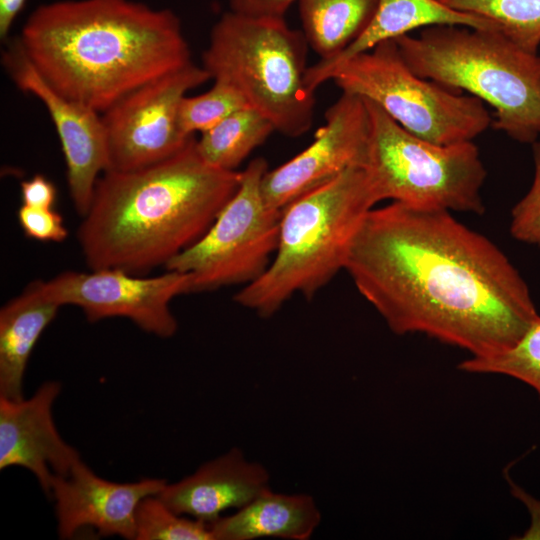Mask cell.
I'll return each instance as SVG.
<instances>
[{
	"label": "cell",
	"mask_w": 540,
	"mask_h": 540,
	"mask_svg": "<svg viewBox=\"0 0 540 540\" xmlns=\"http://www.w3.org/2000/svg\"><path fill=\"white\" fill-rule=\"evenodd\" d=\"M364 99V98H363ZM367 103L371 134L365 166L380 201L482 214L487 176L472 141L439 145L419 138Z\"/></svg>",
	"instance_id": "cell-7"
},
{
	"label": "cell",
	"mask_w": 540,
	"mask_h": 540,
	"mask_svg": "<svg viewBox=\"0 0 540 540\" xmlns=\"http://www.w3.org/2000/svg\"><path fill=\"white\" fill-rule=\"evenodd\" d=\"M458 369L514 378L531 387L540 400V320L508 350L489 357H470Z\"/></svg>",
	"instance_id": "cell-23"
},
{
	"label": "cell",
	"mask_w": 540,
	"mask_h": 540,
	"mask_svg": "<svg viewBox=\"0 0 540 540\" xmlns=\"http://www.w3.org/2000/svg\"><path fill=\"white\" fill-rule=\"evenodd\" d=\"M27 0H0V38L7 40L10 30Z\"/></svg>",
	"instance_id": "cell-31"
},
{
	"label": "cell",
	"mask_w": 540,
	"mask_h": 540,
	"mask_svg": "<svg viewBox=\"0 0 540 540\" xmlns=\"http://www.w3.org/2000/svg\"><path fill=\"white\" fill-rule=\"evenodd\" d=\"M1 61L16 87L37 97L48 111L65 158L71 199L84 216L96 182L108 165L101 113L54 90L33 66L18 37L6 45Z\"/></svg>",
	"instance_id": "cell-13"
},
{
	"label": "cell",
	"mask_w": 540,
	"mask_h": 540,
	"mask_svg": "<svg viewBox=\"0 0 540 540\" xmlns=\"http://www.w3.org/2000/svg\"><path fill=\"white\" fill-rule=\"evenodd\" d=\"M268 171L264 158L250 161L240 185L207 232L169 261L165 270L190 275V293L249 284L268 268L279 240L282 210L262 194Z\"/></svg>",
	"instance_id": "cell-9"
},
{
	"label": "cell",
	"mask_w": 540,
	"mask_h": 540,
	"mask_svg": "<svg viewBox=\"0 0 540 540\" xmlns=\"http://www.w3.org/2000/svg\"><path fill=\"white\" fill-rule=\"evenodd\" d=\"M61 385L43 383L29 399L0 397V469L20 466L50 496L56 476H65L81 459L58 433L52 407Z\"/></svg>",
	"instance_id": "cell-15"
},
{
	"label": "cell",
	"mask_w": 540,
	"mask_h": 540,
	"mask_svg": "<svg viewBox=\"0 0 540 540\" xmlns=\"http://www.w3.org/2000/svg\"><path fill=\"white\" fill-rule=\"evenodd\" d=\"M137 540H214L210 525L171 510L157 495L144 498L136 513Z\"/></svg>",
	"instance_id": "cell-24"
},
{
	"label": "cell",
	"mask_w": 540,
	"mask_h": 540,
	"mask_svg": "<svg viewBox=\"0 0 540 540\" xmlns=\"http://www.w3.org/2000/svg\"><path fill=\"white\" fill-rule=\"evenodd\" d=\"M330 80L342 92L372 101L405 130L435 144L472 141L492 124L480 99L415 74L394 39L351 57Z\"/></svg>",
	"instance_id": "cell-8"
},
{
	"label": "cell",
	"mask_w": 540,
	"mask_h": 540,
	"mask_svg": "<svg viewBox=\"0 0 540 540\" xmlns=\"http://www.w3.org/2000/svg\"><path fill=\"white\" fill-rule=\"evenodd\" d=\"M308 42L285 18L225 12L213 25L202 67L234 87L275 131L298 137L312 126L314 92L305 83Z\"/></svg>",
	"instance_id": "cell-6"
},
{
	"label": "cell",
	"mask_w": 540,
	"mask_h": 540,
	"mask_svg": "<svg viewBox=\"0 0 540 540\" xmlns=\"http://www.w3.org/2000/svg\"><path fill=\"white\" fill-rule=\"evenodd\" d=\"M22 204L37 208H53L56 187L41 174H36L20 184Z\"/></svg>",
	"instance_id": "cell-29"
},
{
	"label": "cell",
	"mask_w": 540,
	"mask_h": 540,
	"mask_svg": "<svg viewBox=\"0 0 540 540\" xmlns=\"http://www.w3.org/2000/svg\"><path fill=\"white\" fill-rule=\"evenodd\" d=\"M418 76L467 91L494 109L492 126L513 140L540 136V55L496 29L432 25L394 39Z\"/></svg>",
	"instance_id": "cell-5"
},
{
	"label": "cell",
	"mask_w": 540,
	"mask_h": 540,
	"mask_svg": "<svg viewBox=\"0 0 540 540\" xmlns=\"http://www.w3.org/2000/svg\"><path fill=\"white\" fill-rule=\"evenodd\" d=\"M18 39L54 90L99 113L192 62L179 17L134 0L42 4Z\"/></svg>",
	"instance_id": "cell-2"
},
{
	"label": "cell",
	"mask_w": 540,
	"mask_h": 540,
	"mask_svg": "<svg viewBox=\"0 0 540 540\" xmlns=\"http://www.w3.org/2000/svg\"><path fill=\"white\" fill-rule=\"evenodd\" d=\"M444 5L490 22L521 48L538 53L540 0H439Z\"/></svg>",
	"instance_id": "cell-22"
},
{
	"label": "cell",
	"mask_w": 540,
	"mask_h": 540,
	"mask_svg": "<svg viewBox=\"0 0 540 540\" xmlns=\"http://www.w3.org/2000/svg\"><path fill=\"white\" fill-rule=\"evenodd\" d=\"M344 270L392 332L424 334L471 357L508 350L540 320L503 251L448 210L374 207Z\"/></svg>",
	"instance_id": "cell-1"
},
{
	"label": "cell",
	"mask_w": 540,
	"mask_h": 540,
	"mask_svg": "<svg viewBox=\"0 0 540 540\" xmlns=\"http://www.w3.org/2000/svg\"><path fill=\"white\" fill-rule=\"evenodd\" d=\"M167 484L163 479L130 483L98 477L81 460L65 476H56L50 496L55 501L58 533L72 538L83 528L100 536L135 539L136 513L140 502L158 495Z\"/></svg>",
	"instance_id": "cell-14"
},
{
	"label": "cell",
	"mask_w": 540,
	"mask_h": 540,
	"mask_svg": "<svg viewBox=\"0 0 540 540\" xmlns=\"http://www.w3.org/2000/svg\"><path fill=\"white\" fill-rule=\"evenodd\" d=\"M320 522L321 513L313 497L275 493L269 488L236 513L209 525L214 540H307Z\"/></svg>",
	"instance_id": "cell-18"
},
{
	"label": "cell",
	"mask_w": 540,
	"mask_h": 540,
	"mask_svg": "<svg viewBox=\"0 0 540 540\" xmlns=\"http://www.w3.org/2000/svg\"><path fill=\"white\" fill-rule=\"evenodd\" d=\"M379 0H298L302 32L320 60L350 46L372 21Z\"/></svg>",
	"instance_id": "cell-20"
},
{
	"label": "cell",
	"mask_w": 540,
	"mask_h": 540,
	"mask_svg": "<svg viewBox=\"0 0 540 540\" xmlns=\"http://www.w3.org/2000/svg\"><path fill=\"white\" fill-rule=\"evenodd\" d=\"M209 79L202 66L191 62L136 88L101 113L106 171L138 170L182 150L194 135L180 129V103L188 91Z\"/></svg>",
	"instance_id": "cell-10"
},
{
	"label": "cell",
	"mask_w": 540,
	"mask_h": 540,
	"mask_svg": "<svg viewBox=\"0 0 540 540\" xmlns=\"http://www.w3.org/2000/svg\"><path fill=\"white\" fill-rule=\"evenodd\" d=\"M42 288L60 306L79 307L91 322L123 317L148 333L169 338L178 327L170 302L190 293V275L166 270L143 278L116 269L65 271L42 281Z\"/></svg>",
	"instance_id": "cell-11"
},
{
	"label": "cell",
	"mask_w": 540,
	"mask_h": 540,
	"mask_svg": "<svg viewBox=\"0 0 540 540\" xmlns=\"http://www.w3.org/2000/svg\"><path fill=\"white\" fill-rule=\"evenodd\" d=\"M511 492L515 498L523 503L530 515V525L523 535L518 538L521 540H539L540 539V500L534 498L523 488L515 484L508 478Z\"/></svg>",
	"instance_id": "cell-30"
},
{
	"label": "cell",
	"mask_w": 540,
	"mask_h": 540,
	"mask_svg": "<svg viewBox=\"0 0 540 540\" xmlns=\"http://www.w3.org/2000/svg\"><path fill=\"white\" fill-rule=\"evenodd\" d=\"M24 234L39 241L61 242L67 229L61 214L53 208H37L22 204L17 213Z\"/></svg>",
	"instance_id": "cell-27"
},
{
	"label": "cell",
	"mask_w": 540,
	"mask_h": 540,
	"mask_svg": "<svg viewBox=\"0 0 540 540\" xmlns=\"http://www.w3.org/2000/svg\"><path fill=\"white\" fill-rule=\"evenodd\" d=\"M534 176L528 192L511 210L510 233L525 244L540 248V141L532 144Z\"/></svg>",
	"instance_id": "cell-26"
},
{
	"label": "cell",
	"mask_w": 540,
	"mask_h": 540,
	"mask_svg": "<svg viewBox=\"0 0 540 540\" xmlns=\"http://www.w3.org/2000/svg\"><path fill=\"white\" fill-rule=\"evenodd\" d=\"M269 479L261 464L234 448L180 481L167 483L157 496L175 513L210 524L222 512L240 509L269 489Z\"/></svg>",
	"instance_id": "cell-16"
},
{
	"label": "cell",
	"mask_w": 540,
	"mask_h": 540,
	"mask_svg": "<svg viewBox=\"0 0 540 540\" xmlns=\"http://www.w3.org/2000/svg\"><path fill=\"white\" fill-rule=\"evenodd\" d=\"M250 107L245 98L231 85L214 81L213 86L203 94L187 95L182 99L178 122L186 136L195 132L203 133L234 112Z\"/></svg>",
	"instance_id": "cell-25"
},
{
	"label": "cell",
	"mask_w": 540,
	"mask_h": 540,
	"mask_svg": "<svg viewBox=\"0 0 540 540\" xmlns=\"http://www.w3.org/2000/svg\"><path fill=\"white\" fill-rule=\"evenodd\" d=\"M432 25H460L477 29H496L490 22L454 10L439 0H379L376 13L365 31L343 52L330 60H319L307 68L305 83L315 90L330 80L332 72L351 57L387 40Z\"/></svg>",
	"instance_id": "cell-17"
},
{
	"label": "cell",
	"mask_w": 540,
	"mask_h": 540,
	"mask_svg": "<svg viewBox=\"0 0 540 540\" xmlns=\"http://www.w3.org/2000/svg\"><path fill=\"white\" fill-rule=\"evenodd\" d=\"M59 307L42 280L31 282L0 310V397L23 399V378L30 355Z\"/></svg>",
	"instance_id": "cell-19"
},
{
	"label": "cell",
	"mask_w": 540,
	"mask_h": 540,
	"mask_svg": "<svg viewBox=\"0 0 540 540\" xmlns=\"http://www.w3.org/2000/svg\"><path fill=\"white\" fill-rule=\"evenodd\" d=\"M379 202L365 168H351L293 200L282 209L272 261L235 302L268 318L295 294L312 298L344 269L362 221Z\"/></svg>",
	"instance_id": "cell-4"
},
{
	"label": "cell",
	"mask_w": 540,
	"mask_h": 540,
	"mask_svg": "<svg viewBox=\"0 0 540 540\" xmlns=\"http://www.w3.org/2000/svg\"><path fill=\"white\" fill-rule=\"evenodd\" d=\"M241 172L209 165L191 137L175 155L98 178L77 237L91 270L140 275L196 243L237 191Z\"/></svg>",
	"instance_id": "cell-3"
},
{
	"label": "cell",
	"mask_w": 540,
	"mask_h": 540,
	"mask_svg": "<svg viewBox=\"0 0 540 540\" xmlns=\"http://www.w3.org/2000/svg\"><path fill=\"white\" fill-rule=\"evenodd\" d=\"M371 119L366 101L342 92L325 113V123L313 142L299 154L265 173L262 194L266 204L282 210L306 192L351 168H365Z\"/></svg>",
	"instance_id": "cell-12"
},
{
	"label": "cell",
	"mask_w": 540,
	"mask_h": 540,
	"mask_svg": "<svg viewBox=\"0 0 540 540\" xmlns=\"http://www.w3.org/2000/svg\"><path fill=\"white\" fill-rule=\"evenodd\" d=\"M273 131L274 126L264 115L247 107L201 133L197 140V149L209 165L226 171H236Z\"/></svg>",
	"instance_id": "cell-21"
},
{
	"label": "cell",
	"mask_w": 540,
	"mask_h": 540,
	"mask_svg": "<svg viewBox=\"0 0 540 540\" xmlns=\"http://www.w3.org/2000/svg\"><path fill=\"white\" fill-rule=\"evenodd\" d=\"M298 0H228L229 10L258 18H285L290 6Z\"/></svg>",
	"instance_id": "cell-28"
}]
</instances>
